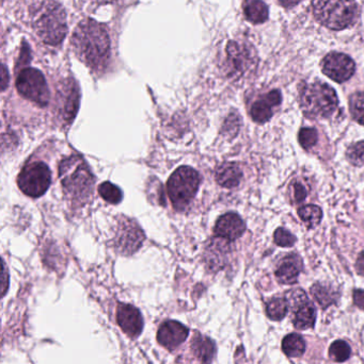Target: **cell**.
<instances>
[{
	"instance_id": "ac0fdd59",
	"label": "cell",
	"mask_w": 364,
	"mask_h": 364,
	"mask_svg": "<svg viewBox=\"0 0 364 364\" xmlns=\"http://www.w3.org/2000/svg\"><path fill=\"white\" fill-rule=\"evenodd\" d=\"M303 261L297 255H288L282 259L276 269V277L282 284H294L303 271Z\"/></svg>"
},
{
	"instance_id": "836d02e7",
	"label": "cell",
	"mask_w": 364,
	"mask_h": 364,
	"mask_svg": "<svg viewBox=\"0 0 364 364\" xmlns=\"http://www.w3.org/2000/svg\"><path fill=\"white\" fill-rule=\"evenodd\" d=\"M353 296L355 305L364 311V290H355Z\"/></svg>"
},
{
	"instance_id": "5b68a950",
	"label": "cell",
	"mask_w": 364,
	"mask_h": 364,
	"mask_svg": "<svg viewBox=\"0 0 364 364\" xmlns=\"http://www.w3.org/2000/svg\"><path fill=\"white\" fill-rule=\"evenodd\" d=\"M316 21L331 30H343L356 21L358 8L355 0H314Z\"/></svg>"
},
{
	"instance_id": "44dd1931",
	"label": "cell",
	"mask_w": 364,
	"mask_h": 364,
	"mask_svg": "<svg viewBox=\"0 0 364 364\" xmlns=\"http://www.w3.org/2000/svg\"><path fill=\"white\" fill-rule=\"evenodd\" d=\"M243 173L237 164H224L216 171V181L220 186L227 188H233L241 183Z\"/></svg>"
},
{
	"instance_id": "8d00e7d4",
	"label": "cell",
	"mask_w": 364,
	"mask_h": 364,
	"mask_svg": "<svg viewBox=\"0 0 364 364\" xmlns=\"http://www.w3.org/2000/svg\"><path fill=\"white\" fill-rule=\"evenodd\" d=\"M1 75H2L1 89H2V91H4V90L6 89V85H8V80H9L8 70H6V65H2Z\"/></svg>"
},
{
	"instance_id": "4316f807",
	"label": "cell",
	"mask_w": 364,
	"mask_h": 364,
	"mask_svg": "<svg viewBox=\"0 0 364 364\" xmlns=\"http://www.w3.org/2000/svg\"><path fill=\"white\" fill-rule=\"evenodd\" d=\"M98 193L100 196L107 201V203H113V205H117V203H121L123 199V193H122L121 188H118L115 184L111 182H103L100 186H98Z\"/></svg>"
},
{
	"instance_id": "d590c367",
	"label": "cell",
	"mask_w": 364,
	"mask_h": 364,
	"mask_svg": "<svg viewBox=\"0 0 364 364\" xmlns=\"http://www.w3.org/2000/svg\"><path fill=\"white\" fill-rule=\"evenodd\" d=\"M356 269L359 275L364 276V252H361L357 259Z\"/></svg>"
},
{
	"instance_id": "484cf974",
	"label": "cell",
	"mask_w": 364,
	"mask_h": 364,
	"mask_svg": "<svg viewBox=\"0 0 364 364\" xmlns=\"http://www.w3.org/2000/svg\"><path fill=\"white\" fill-rule=\"evenodd\" d=\"M288 304L284 297H275L271 299L266 306L267 316L271 321H281L288 314Z\"/></svg>"
},
{
	"instance_id": "3957f363",
	"label": "cell",
	"mask_w": 364,
	"mask_h": 364,
	"mask_svg": "<svg viewBox=\"0 0 364 364\" xmlns=\"http://www.w3.org/2000/svg\"><path fill=\"white\" fill-rule=\"evenodd\" d=\"M59 177L70 199L83 203L92 194L94 177L80 156L66 158L59 166Z\"/></svg>"
},
{
	"instance_id": "6da1fadb",
	"label": "cell",
	"mask_w": 364,
	"mask_h": 364,
	"mask_svg": "<svg viewBox=\"0 0 364 364\" xmlns=\"http://www.w3.org/2000/svg\"><path fill=\"white\" fill-rule=\"evenodd\" d=\"M72 46L77 57L93 70H102L110 58V40L104 26L83 19L73 32Z\"/></svg>"
},
{
	"instance_id": "e575fe53",
	"label": "cell",
	"mask_w": 364,
	"mask_h": 364,
	"mask_svg": "<svg viewBox=\"0 0 364 364\" xmlns=\"http://www.w3.org/2000/svg\"><path fill=\"white\" fill-rule=\"evenodd\" d=\"M2 295H6V290H8L9 282H8V272H6V263L2 262Z\"/></svg>"
},
{
	"instance_id": "d6986e66",
	"label": "cell",
	"mask_w": 364,
	"mask_h": 364,
	"mask_svg": "<svg viewBox=\"0 0 364 364\" xmlns=\"http://www.w3.org/2000/svg\"><path fill=\"white\" fill-rule=\"evenodd\" d=\"M228 240L217 237L213 240L205 250V258L209 267L220 269L226 262L227 255L230 252Z\"/></svg>"
},
{
	"instance_id": "83f0119b",
	"label": "cell",
	"mask_w": 364,
	"mask_h": 364,
	"mask_svg": "<svg viewBox=\"0 0 364 364\" xmlns=\"http://www.w3.org/2000/svg\"><path fill=\"white\" fill-rule=\"evenodd\" d=\"M350 355H352L350 346L343 340L333 342L329 348V357L336 363H344L350 358Z\"/></svg>"
},
{
	"instance_id": "9a60e30c",
	"label": "cell",
	"mask_w": 364,
	"mask_h": 364,
	"mask_svg": "<svg viewBox=\"0 0 364 364\" xmlns=\"http://www.w3.org/2000/svg\"><path fill=\"white\" fill-rule=\"evenodd\" d=\"M117 321L122 331L130 337H138L142 331V316L134 306L120 304L117 309Z\"/></svg>"
},
{
	"instance_id": "d4e9b609",
	"label": "cell",
	"mask_w": 364,
	"mask_h": 364,
	"mask_svg": "<svg viewBox=\"0 0 364 364\" xmlns=\"http://www.w3.org/2000/svg\"><path fill=\"white\" fill-rule=\"evenodd\" d=\"M298 215L308 228H314L322 220L323 211L318 205H306L299 208Z\"/></svg>"
},
{
	"instance_id": "7c38bea8",
	"label": "cell",
	"mask_w": 364,
	"mask_h": 364,
	"mask_svg": "<svg viewBox=\"0 0 364 364\" xmlns=\"http://www.w3.org/2000/svg\"><path fill=\"white\" fill-rule=\"evenodd\" d=\"M355 70V62L344 53H329L323 61V73L336 82H345L352 78Z\"/></svg>"
},
{
	"instance_id": "d6a6232c",
	"label": "cell",
	"mask_w": 364,
	"mask_h": 364,
	"mask_svg": "<svg viewBox=\"0 0 364 364\" xmlns=\"http://www.w3.org/2000/svg\"><path fill=\"white\" fill-rule=\"evenodd\" d=\"M291 190L293 192V198H294L295 203H301L306 200L308 196V191L306 186L301 182H293Z\"/></svg>"
},
{
	"instance_id": "f1b7e54d",
	"label": "cell",
	"mask_w": 364,
	"mask_h": 364,
	"mask_svg": "<svg viewBox=\"0 0 364 364\" xmlns=\"http://www.w3.org/2000/svg\"><path fill=\"white\" fill-rule=\"evenodd\" d=\"M350 110L353 119L364 125V92H358L350 97Z\"/></svg>"
},
{
	"instance_id": "ba28073f",
	"label": "cell",
	"mask_w": 364,
	"mask_h": 364,
	"mask_svg": "<svg viewBox=\"0 0 364 364\" xmlns=\"http://www.w3.org/2000/svg\"><path fill=\"white\" fill-rule=\"evenodd\" d=\"M16 89L26 100L46 107L49 102L48 85L40 70L36 68H25L19 73L16 79Z\"/></svg>"
},
{
	"instance_id": "cb8c5ba5",
	"label": "cell",
	"mask_w": 364,
	"mask_h": 364,
	"mask_svg": "<svg viewBox=\"0 0 364 364\" xmlns=\"http://www.w3.org/2000/svg\"><path fill=\"white\" fill-rule=\"evenodd\" d=\"M311 293L318 305L326 309L329 306L337 303L338 293L335 289L322 284H316L311 288Z\"/></svg>"
},
{
	"instance_id": "8fae6325",
	"label": "cell",
	"mask_w": 364,
	"mask_h": 364,
	"mask_svg": "<svg viewBox=\"0 0 364 364\" xmlns=\"http://www.w3.org/2000/svg\"><path fill=\"white\" fill-rule=\"evenodd\" d=\"M145 235L138 224L130 218L120 220L115 237L118 252L123 255H132L141 247Z\"/></svg>"
},
{
	"instance_id": "52a82bcc",
	"label": "cell",
	"mask_w": 364,
	"mask_h": 364,
	"mask_svg": "<svg viewBox=\"0 0 364 364\" xmlns=\"http://www.w3.org/2000/svg\"><path fill=\"white\" fill-rule=\"evenodd\" d=\"M227 72L233 79H239L256 68L258 58L251 45L232 41L227 46Z\"/></svg>"
},
{
	"instance_id": "ffe728a7",
	"label": "cell",
	"mask_w": 364,
	"mask_h": 364,
	"mask_svg": "<svg viewBox=\"0 0 364 364\" xmlns=\"http://www.w3.org/2000/svg\"><path fill=\"white\" fill-rule=\"evenodd\" d=\"M192 350L203 364H211L216 355V346L209 338L197 333L192 338Z\"/></svg>"
},
{
	"instance_id": "30bf717a",
	"label": "cell",
	"mask_w": 364,
	"mask_h": 364,
	"mask_svg": "<svg viewBox=\"0 0 364 364\" xmlns=\"http://www.w3.org/2000/svg\"><path fill=\"white\" fill-rule=\"evenodd\" d=\"M286 301L292 310V321L299 331L312 328L316 320V309L305 291L295 289L286 294Z\"/></svg>"
},
{
	"instance_id": "4dcf8cb0",
	"label": "cell",
	"mask_w": 364,
	"mask_h": 364,
	"mask_svg": "<svg viewBox=\"0 0 364 364\" xmlns=\"http://www.w3.org/2000/svg\"><path fill=\"white\" fill-rule=\"evenodd\" d=\"M299 143L303 149L309 151L312 147L316 146L318 140V134L314 128H303L298 134Z\"/></svg>"
},
{
	"instance_id": "f546056e",
	"label": "cell",
	"mask_w": 364,
	"mask_h": 364,
	"mask_svg": "<svg viewBox=\"0 0 364 364\" xmlns=\"http://www.w3.org/2000/svg\"><path fill=\"white\" fill-rule=\"evenodd\" d=\"M346 157L353 166H364V141L350 145L346 151Z\"/></svg>"
},
{
	"instance_id": "7402d4cb",
	"label": "cell",
	"mask_w": 364,
	"mask_h": 364,
	"mask_svg": "<svg viewBox=\"0 0 364 364\" xmlns=\"http://www.w3.org/2000/svg\"><path fill=\"white\" fill-rule=\"evenodd\" d=\"M282 350L286 356L291 358H298L306 352V342L298 333H291L282 341Z\"/></svg>"
},
{
	"instance_id": "4fadbf2b",
	"label": "cell",
	"mask_w": 364,
	"mask_h": 364,
	"mask_svg": "<svg viewBox=\"0 0 364 364\" xmlns=\"http://www.w3.org/2000/svg\"><path fill=\"white\" fill-rule=\"evenodd\" d=\"M78 87L75 82L66 81L62 89L58 92V109L59 115L63 121L72 122L78 111Z\"/></svg>"
},
{
	"instance_id": "e0dca14e",
	"label": "cell",
	"mask_w": 364,
	"mask_h": 364,
	"mask_svg": "<svg viewBox=\"0 0 364 364\" xmlns=\"http://www.w3.org/2000/svg\"><path fill=\"white\" fill-rule=\"evenodd\" d=\"M282 96L280 91L274 90L271 93L261 97L252 105L250 114L256 123L264 124L273 117V109L281 104Z\"/></svg>"
},
{
	"instance_id": "74e56055",
	"label": "cell",
	"mask_w": 364,
	"mask_h": 364,
	"mask_svg": "<svg viewBox=\"0 0 364 364\" xmlns=\"http://www.w3.org/2000/svg\"><path fill=\"white\" fill-rule=\"evenodd\" d=\"M280 4L282 6H286V8H291V6H296L301 0H279Z\"/></svg>"
},
{
	"instance_id": "8992f818",
	"label": "cell",
	"mask_w": 364,
	"mask_h": 364,
	"mask_svg": "<svg viewBox=\"0 0 364 364\" xmlns=\"http://www.w3.org/2000/svg\"><path fill=\"white\" fill-rule=\"evenodd\" d=\"M200 182V175L194 168L189 166L177 168L171 175L167 184L173 207L180 211L187 208L196 196Z\"/></svg>"
},
{
	"instance_id": "5bb4252c",
	"label": "cell",
	"mask_w": 364,
	"mask_h": 364,
	"mask_svg": "<svg viewBox=\"0 0 364 364\" xmlns=\"http://www.w3.org/2000/svg\"><path fill=\"white\" fill-rule=\"evenodd\" d=\"M188 328L177 321H167L160 325L157 333V340L160 346L175 350L185 342L188 337Z\"/></svg>"
},
{
	"instance_id": "7a4b0ae2",
	"label": "cell",
	"mask_w": 364,
	"mask_h": 364,
	"mask_svg": "<svg viewBox=\"0 0 364 364\" xmlns=\"http://www.w3.org/2000/svg\"><path fill=\"white\" fill-rule=\"evenodd\" d=\"M32 27L48 45H59L68 32L66 12L55 0H44L32 9Z\"/></svg>"
},
{
	"instance_id": "9c48e42d",
	"label": "cell",
	"mask_w": 364,
	"mask_h": 364,
	"mask_svg": "<svg viewBox=\"0 0 364 364\" xmlns=\"http://www.w3.org/2000/svg\"><path fill=\"white\" fill-rule=\"evenodd\" d=\"M51 183V173L43 162H31L24 166L17 178V184L24 194L29 197L42 196Z\"/></svg>"
},
{
	"instance_id": "1f68e13d",
	"label": "cell",
	"mask_w": 364,
	"mask_h": 364,
	"mask_svg": "<svg viewBox=\"0 0 364 364\" xmlns=\"http://www.w3.org/2000/svg\"><path fill=\"white\" fill-rule=\"evenodd\" d=\"M275 243L281 247H292L296 242V237L286 228H278L274 235Z\"/></svg>"
},
{
	"instance_id": "603a6c76",
	"label": "cell",
	"mask_w": 364,
	"mask_h": 364,
	"mask_svg": "<svg viewBox=\"0 0 364 364\" xmlns=\"http://www.w3.org/2000/svg\"><path fill=\"white\" fill-rule=\"evenodd\" d=\"M246 18L254 23H262L269 19V8L262 0H250L244 9Z\"/></svg>"
},
{
	"instance_id": "2e32d148",
	"label": "cell",
	"mask_w": 364,
	"mask_h": 364,
	"mask_svg": "<svg viewBox=\"0 0 364 364\" xmlns=\"http://www.w3.org/2000/svg\"><path fill=\"white\" fill-rule=\"evenodd\" d=\"M245 230V223L239 214L233 213V212L220 216L219 220L216 223V235L224 237L230 242L239 239Z\"/></svg>"
},
{
	"instance_id": "277c9868",
	"label": "cell",
	"mask_w": 364,
	"mask_h": 364,
	"mask_svg": "<svg viewBox=\"0 0 364 364\" xmlns=\"http://www.w3.org/2000/svg\"><path fill=\"white\" fill-rule=\"evenodd\" d=\"M299 102L303 114L313 119L331 117L339 106L335 90L324 82L306 85L301 89Z\"/></svg>"
}]
</instances>
